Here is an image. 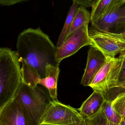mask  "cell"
Wrapping results in <instances>:
<instances>
[{
  "instance_id": "cell-11",
  "label": "cell",
  "mask_w": 125,
  "mask_h": 125,
  "mask_svg": "<svg viewBox=\"0 0 125 125\" xmlns=\"http://www.w3.org/2000/svg\"><path fill=\"white\" fill-rule=\"evenodd\" d=\"M106 100L102 93L94 91L92 94L83 103L78 111L84 119L91 118L101 111Z\"/></svg>"
},
{
  "instance_id": "cell-9",
  "label": "cell",
  "mask_w": 125,
  "mask_h": 125,
  "mask_svg": "<svg viewBox=\"0 0 125 125\" xmlns=\"http://www.w3.org/2000/svg\"><path fill=\"white\" fill-rule=\"evenodd\" d=\"M106 59L102 52L91 46L88 51L86 66L81 82V85L84 86H89Z\"/></svg>"
},
{
  "instance_id": "cell-23",
  "label": "cell",
  "mask_w": 125,
  "mask_h": 125,
  "mask_svg": "<svg viewBox=\"0 0 125 125\" xmlns=\"http://www.w3.org/2000/svg\"><path fill=\"white\" fill-rule=\"evenodd\" d=\"M110 34L125 41V29L118 32H109Z\"/></svg>"
},
{
  "instance_id": "cell-24",
  "label": "cell",
  "mask_w": 125,
  "mask_h": 125,
  "mask_svg": "<svg viewBox=\"0 0 125 125\" xmlns=\"http://www.w3.org/2000/svg\"><path fill=\"white\" fill-rule=\"evenodd\" d=\"M125 81V62H123V64L122 67V70H121V73H120V76L119 80V82H122ZM118 82V83H119Z\"/></svg>"
},
{
  "instance_id": "cell-10",
  "label": "cell",
  "mask_w": 125,
  "mask_h": 125,
  "mask_svg": "<svg viewBox=\"0 0 125 125\" xmlns=\"http://www.w3.org/2000/svg\"><path fill=\"white\" fill-rule=\"evenodd\" d=\"M0 125H30L18 103L13 99L0 109Z\"/></svg>"
},
{
  "instance_id": "cell-5",
  "label": "cell",
  "mask_w": 125,
  "mask_h": 125,
  "mask_svg": "<svg viewBox=\"0 0 125 125\" xmlns=\"http://www.w3.org/2000/svg\"><path fill=\"white\" fill-rule=\"evenodd\" d=\"M84 118L75 108L52 100L42 119L40 125H80Z\"/></svg>"
},
{
  "instance_id": "cell-7",
  "label": "cell",
  "mask_w": 125,
  "mask_h": 125,
  "mask_svg": "<svg viewBox=\"0 0 125 125\" xmlns=\"http://www.w3.org/2000/svg\"><path fill=\"white\" fill-rule=\"evenodd\" d=\"M92 46L89 33L88 25L74 31L66 39L63 44L57 48L56 57L59 63L66 58L75 54L81 48L86 46Z\"/></svg>"
},
{
  "instance_id": "cell-21",
  "label": "cell",
  "mask_w": 125,
  "mask_h": 125,
  "mask_svg": "<svg viewBox=\"0 0 125 125\" xmlns=\"http://www.w3.org/2000/svg\"><path fill=\"white\" fill-rule=\"evenodd\" d=\"M30 0H0V5L3 6H9L23 2H26Z\"/></svg>"
},
{
  "instance_id": "cell-27",
  "label": "cell",
  "mask_w": 125,
  "mask_h": 125,
  "mask_svg": "<svg viewBox=\"0 0 125 125\" xmlns=\"http://www.w3.org/2000/svg\"><path fill=\"white\" fill-rule=\"evenodd\" d=\"M80 125H87L86 123V122H85V120H84V119L83 121L81 123V124Z\"/></svg>"
},
{
  "instance_id": "cell-17",
  "label": "cell",
  "mask_w": 125,
  "mask_h": 125,
  "mask_svg": "<svg viewBox=\"0 0 125 125\" xmlns=\"http://www.w3.org/2000/svg\"><path fill=\"white\" fill-rule=\"evenodd\" d=\"M112 104L122 121L125 117V91L118 93L114 97Z\"/></svg>"
},
{
  "instance_id": "cell-12",
  "label": "cell",
  "mask_w": 125,
  "mask_h": 125,
  "mask_svg": "<svg viewBox=\"0 0 125 125\" xmlns=\"http://www.w3.org/2000/svg\"><path fill=\"white\" fill-rule=\"evenodd\" d=\"M59 66L48 65L46 69V77L39 78L37 81L38 84L43 86L48 90L52 100H57V82L60 72Z\"/></svg>"
},
{
  "instance_id": "cell-26",
  "label": "cell",
  "mask_w": 125,
  "mask_h": 125,
  "mask_svg": "<svg viewBox=\"0 0 125 125\" xmlns=\"http://www.w3.org/2000/svg\"><path fill=\"white\" fill-rule=\"evenodd\" d=\"M120 125H125V117L123 120L122 121L121 123L120 124Z\"/></svg>"
},
{
  "instance_id": "cell-16",
  "label": "cell",
  "mask_w": 125,
  "mask_h": 125,
  "mask_svg": "<svg viewBox=\"0 0 125 125\" xmlns=\"http://www.w3.org/2000/svg\"><path fill=\"white\" fill-rule=\"evenodd\" d=\"M102 109L109 121L114 124H120L122 122V118L113 107L111 102L106 100Z\"/></svg>"
},
{
  "instance_id": "cell-18",
  "label": "cell",
  "mask_w": 125,
  "mask_h": 125,
  "mask_svg": "<svg viewBox=\"0 0 125 125\" xmlns=\"http://www.w3.org/2000/svg\"><path fill=\"white\" fill-rule=\"evenodd\" d=\"M84 120L87 125H120L109 121L102 109L95 116L91 118H84Z\"/></svg>"
},
{
  "instance_id": "cell-3",
  "label": "cell",
  "mask_w": 125,
  "mask_h": 125,
  "mask_svg": "<svg viewBox=\"0 0 125 125\" xmlns=\"http://www.w3.org/2000/svg\"><path fill=\"white\" fill-rule=\"evenodd\" d=\"M14 100L20 105L30 125H40L51 101L50 95L38 86L32 87L22 81Z\"/></svg>"
},
{
  "instance_id": "cell-1",
  "label": "cell",
  "mask_w": 125,
  "mask_h": 125,
  "mask_svg": "<svg viewBox=\"0 0 125 125\" xmlns=\"http://www.w3.org/2000/svg\"><path fill=\"white\" fill-rule=\"evenodd\" d=\"M16 47L23 78H45L48 65L59 66L57 48L40 28L23 30L18 36Z\"/></svg>"
},
{
  "instance_id": "cell-8",
  "label": "cell",
  "mask_w": 125,
  "mask_h": 125,
  "mask_svg": "<svg viewBox=\"0 0 125 125\" xmlns=\"http://www.w3.org/2000/svg\"><path fill=\"white\" fill-rule=\"evenodd\" d=\"M125 0L116 3L101 17L91 23L92 28L103 32H114L123 15Z\"/></svg>"
},
{
  "instance_id": "cell-2",
  "label": "cell",
  "mask_w": 125,
  "mask_h": 125,
  "mask_svg": "<svg viewBox=\"0 0 125 125\" xmlns=\"http://www.w3.org/2000/svg\"><path fill=\"white\" fill-rule=\"evenodd\" d=\"M20 62L16 51L0 48V109L14 99L22 82Z\"/></svg>"
},
{
  "instance_id": "cell-15",
  "label": "cell",
  "mask_w": 125,
  "mask_h": 125,
  "mask_svg": "<svg viewBox=\"0 0 125 125\" xmlns=\"http://www.w3.org/2000/svg\"><path fill=\"white\" fill-rule=\"evenodd\" d=\"M79 7V6L78 4L75 2H73V4L70 8L62 31L58 39L56 45L57 48H59L61 47L67 37L68 31L70 27V26L71 25L73 20L74 18L77 10Z\"/></svg>"
},
{
  "instance_id": "cell-20",
  "label": "cell",
  "mask_w": 125,
  "mask_h": 125,
  "mask_svg": "<svg viewBox=\"0 0 125 125\" xmlns=\"http://www.w3.org/2000/svg\"><path fill=\"white\" fill-rule=\"evenodd\" d=\"M77 3L79 6L84 7H92L98 0H71Z\"/></svg>"
},
{
  "instance_id": "cell-6",
  "label": "cell",
  "mask_w": 125,
  "mask_h": 125,
  "mask_svg": "<svg viewBox=\"0 0 125 125\" xmlns=\"http://www.w3.org/2000/svg\"><path fill=\"white\" fill-rule=\"evenodd\" d=\"M89 33L92 46L102 52L106 58H114L125 52V41L110 34L108 32L100 31L92 28Z\"/></svg>"
},
{
  "instance_id": "cell-14",
  "label": "cell",
  "mask_w": 125,
  "mask_h": 125,
  "mask_svg": "<svg viewBox=\"0 0 125 125\" xmlns=\"http://www.w3.org/2000/svg\"><path fill=\"white\" fill-rule=\"evenodd\" d=\"M122 0H98L92 7L91 23L100 18L112 6Z\"/></svg>"
},
{
  "instance_id": "cell-13",
  "label": "cell",
  "mask_w": 125,
  "mask_h": 125,
  "mask_svg": "<svg viewBox=\"0 0 125 125\" xmlns=\"http://www.w3.org/2000/svg\"><path fill=\"white\" fill-rule=\"evenodd\" d=\"M91 13L86 8L79 6L68 31L66 39L79 29L89 25L91 21Z\"/></svg>"
},
{
  "instance_id": "cell-28",
  "label": "cell",
  "mask_w": 125,
  "mask_h": 125,
  "mask_svg": "<svg viewBox=\"0 0 125 125\" xmlns=\"http://www.w3.org/2000/svg\"></svg>"
},
{
  "instance_id": "cell-19",
  "label": "cell",
  "mask_w": 125,
  "mask_h": 125,
  "mask_svg": "<svg viewBox=\"0 0 125 125\" xmlns=\"http://www.w3.org/2000/svg\"><path fill=\"white\" fill-rule=\"evenodd\" d=\"M117 89V91L109 92L107 94V97L108 98L111 100H113L114 97L119 93L125 91V81L117 83L116 84L114 85L112 87L111 89Z\"/></svg>"
},
{
  "instance_id": "cell-22",
  "label": "cell",
  "mask_w": 125,
  "mask_h": 125,
  "mask_svg": "<svg viewBox=\"0 0 125 125\" xmlns=\"http://www.w3.org/2000/svg\"><path fill=\"white\" fill-rule=\"evenodd\" d=\"M125 29V2L124 4V9L123 15L119 21L115 31L114 32H118Z\"/></svg>"
},
{
  "instance_id": "cell-4",
  "label": "cell",
  "mask_w": 125,
  "mask_h": 125,
  "mask_svg": "<svg viewBox=\"0 0 125 125\" xmlns=\"http://www.w3.org/2000/svg\"><path fill=\"white\" fill-rule=\"evenodd\" d=\"M105 62L95 76L89 86L94 91L102 93L104 97L119 82L123 64L120 58H106Z\"/></svg>"
},
{
  "instance_id": "cell-25",
  "label": "cell",
  "mask_w": 125,
  "mask_h": 125,
  "mask_svg": "<svg viewBox=\"0 0 125 125\" xmlns=\"http://www.w3.org/2000/svg\"><path fill=\"white\" fill-rule=\"evenodd\" d=\"M119 57L123 59V61H124V62H125V52H123L122 53L120 54Z\"/></svg>"
}]
</instances>
